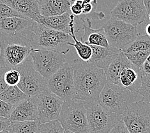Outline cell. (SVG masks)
Here are the masks:
<instances>
[{
	"instance_id": "cell-1",
	"label": "cell",
	"mask_w": 150,
	"mask_h": 133,
	"mask_svg": "<svg viewBox=\"0 0 150 133\" xmlns=\"http://www.w3.org/2000/svg\"><path fill=\"white\" fill-rule=\"evenodd\" d=\"M75 85L74 99L85 103L98 101L107 83L104 70L80 58L72 63Z\"/></svg>"
},
{
	"instance_id": "cell-2",
	"label": "cell",
	"mask_w": 150,
	"mask_h": 133,
	"mask_svg": "<svg viewBox=\"0 0 150 133\" xmlns=\"http://www.w3.org/2000/svg\"><path fill=\"white\" fill-rule=\"evenodd\" d=\"M36 23L28 18L0 19V46L20 44L35 49Z\"/></svg>"
},
{
	"instance_id": "cell-3",
	"label": "cell",
	"mask_w": 150,
	"mask_h": 133,
	"mask_svg": "<svg viewBox=\"0 0 150 133\" xmlns=\"http://www.w3.org/2000/svg\"><path fill=\"white\" fill-rule=\"evenodd\" d=\"M137 95L138 93L107 81L100 94L98 101L112 113L121 115L135 102Z\"/></svg>"
},
{
	"instance_id": "cell-4",
	"label": "cell",
	"mask_w": 150,
	"mask_h": 133,
	"mask_svg": "<svg viewBox=\"0 0 150 133\" xmlns=\"http://www.w3.org/2000/svg\"><path fill=\"white\" fill-rule=\"evenodd\" d=\"M58 120L65 130L74 133H90L85 104L81 100L64 102Z\"/></svg>"
},
{
	"instance_id": "cell-5",
	"label": "cell",
	"mask_w": 150,
	"mask_h": 133,
	"mask_svg": "<svg viewBox=\"0 0 150 133\" xmlns=\"http://www.w3.org/2000/svg\"><path fill=\"white\" fill-rule=\"evenodd\" d=\"M84 104L90 133H109L121 120V115L112 113L99 101Z\"/></svg>"
},
{
	"instance_id": "cell-6",
	"label": "cell",
	"mask_w": 150,
	"mask_h": 133,
	"mask_svg": "<svg viewBox=\"0 0 150 133\" xmlns=\"http://www.w3.org/2000/svg\"><path fill=\"white\" fill-rule=\"evenodd\" d=\"M110 46L122 51L137 38V26L111 17L102 27Z\"/></svg>"
},
{
	"instance_id": "cell-7",
	"label": "cell",
	"mask_w": 150,
	"mask_h": 133,
	"mask_svg": "<svg viewBox=\"0 0 150 133\" xmlns=\"http://www.w3.org/2000/svg\"><path fill=\"white\" fill-rule=\"evenodd\" d=\"M68 53L33 49L30 55L35 70L47 81L66 63L65 56Z\"/></svg>"
},
{
	"instance_id": "cell-8",
	"label": "cell",
	"mask_w": 150,
	"mask_h": 133,
	"mask_svg": "<svg viewBox=\"0 0 150 133\" xmlns=\"http://www.w3.org/2000/svg\"><path fill=\"white\" fill-rule=\"evenodd\" d=\"M16 69L19 72L21 80L17 85L28 97H35L47 89V81L35 70L30 55Z\"/></svg>"
},
{
	"instance_id": "cell-9",
	"label": "cell",
	"mask_w": 150,
	"mask_h": 133,
	"mask_svg": "<svg viewBox=\"0 0 150 133\" xmlns=\"http://www.w3.org/2000/svg\"><path fill=\"white\" fill-rule=\"evenodd\" d=\"M130 133H150V105L142 100L134 102L121 115Z\"/></svg>"
},
{
	"instance_id": "cell-10",
	"label": "cell",
	"mask_w": 150,
	"mask_h": 133,
	"mask_svg": "<svg viewBox=\"0 0 150 133\" xmlns=\"http://www.w3.org/2000/svg\"><path fill=\"white\" fill-rule=\"evenodd\" d=\"M35 49L69 52L68 44L72 40L69 34L51 29L38 23L35 25Z\"/></svg>"
},
{
	"instance_id": "cell-11",
	"label": "cell",
	"mask_w": 150,
	"mask_h": 133,
	"mask_svg": "<svg viewBox=\"0 0 150 133\" xmlns=\"http://www.w3.org/2000/svg\"><path fill=\"white\" fill-rule=\"evenodd\" d=\"M47 88L63 102L74 100L75 85L72 64L66 62L53 74L47 80Z\"/></svg>"
},
{
	"instance_id": "cell-12",
	"label": "cell",
	"mask_w": 150,
	"mask_h": 133,
	"mask_svg": "<svg viewBox=\"0 0 150 133\" xmlns=\"http://www.w3.org/2000/svg\"><path fill=\"white\" fill-rule=\"evenodd\" d=\"M111 17L134 26L143 23L147 12L143 0H119L110 12Z\"/></svg>"
},
{
	"instance_id": "cell-13",
	"label": "cell",
	"mask_w": 150,
	"mask_h": 133,
	"mask_svg": "<svg viewBox=\"0 0 150 133\" xmlns=\"http://www.w3.org/2000/svg\"><path fill=\"white\" fill-rule=\"evenodd\" d=\"M38 108L37 120L41 124L58 120L63 100L47 88L36 96Z\"/></svg>"
},
{
	"instance_id": "cell-14",
	"label": "cell",
	"mask_w": 150,
	"mask_h": 133,
	"mask_svg": "<svg viewBox=\"0 0 150 133\" xmlns=\"http://www.w3.org/2000/svg\"><path fill=\"white\" fill-rule=\"evenodd\" d=\"M1 47L0 67L7 70L16 69L30 55L33 48L20 44H9Z\"/></svg>"
},
{
	"instance_id": "cell-15",
	"label": "cell",
	"mask_w": 150,
	"mask_h": 133,
	"mask_svg": "<svg viewBox=\"0 0 150 133\" xmlns=\"http://www.w3.org/2000/svg\"><path fill=\"white\" fill-rule=\"evenodd\" d=\"M38 108L36 96L28 97L13 106L9 120L10 122L37 120Z\"/></svg>"
},
{
	"instance_id": "cell-16",
	"label": "cell",
	"mask_w": 150,
	"mask_h": 133,
	"mask_svg": "<svg viewBox=\"0 0 150 133\" xmlns=\"http://www.w3.org/2000/svg\"><path fill=\"white\" fill-rule=\"evenodd\" d=\"M83 23L84 35L80 40L88 45L97 46L108 48L109 44L103 28L100 29H93L91 28V19L84 15L77 16Z\"/></svg>"
},
{
	"instance_id": "cell-17",
	"label": "cell",
	"mask_w": 150,
	"mask_h": 133,
	"mask_svg": "<svg viewBox=\"0 0 150 133\" xmlns=\"http://www.w3.org/2000/svg\"><path fill=\"white\" fill-rule=\"evenodd\" d=\"M37 23L51 29L70 34L71 28L76 26V18L71 13H65L60 16L45 17L40 16Z\"/></svg>"
},
{
	"instance_id": "cell-18",
	"label": "cell",
	"mask_w": 150,
	"mask_h": 133,
	"mask_svg": "<svg viewBox=\"0 0 150 133\" xmlns=\"http://www.w3.org/2000/svg\"><path fill=\"white\" fill-rule=\"evenodd\" d=\"M90 46L92 49L93 53L91 59L88 62L103 70L109 66L121 51L112 46L105 48L97 46Z\"/></svg>"
},
{
	"instance_id": "cell-19",
	"label": "cell",
	"mask_w": 150,
	"mask_h": 133,
	"mask_svg": "<svg viewBox=\"0 0 150 133\" xmlns=\"http://www.w3.org/2000/svg\"><path fill=\"white\" fill-rule=\"evenodd\" d=\"M21 14L37 23L41 16L39 11L38 2L40 0H0Z\"/></svg>"
},
{
	"instance_id": "cell-20",
	"label": "cell",
	"mask_w": 150,
	"mask_h": 133,
	"mask_svg": "<svg viewBox=\"0 0 150 133\" xmlns=\"http://www.w3.org/2000/svg\"><path fill=\"white\" fill-rule=\"evenodd\" d=\"M143 72L132 65L125 68L119 78V86L129 90L130 91L138 93L142 83Z\"/></svg>"
},
{
	"instance_id": "cell-21",
	"label": "cell",
	"mask_w": 150,
	"mask_h": 133,
	"mask_svg": "<svg viewBox=\"0 0 150 133\" xmlns=\"http://www.w3.org/2000/svg\"><path fill=\"white\" fill-rule=\"evenodd\" d=\"M71 0H40L38 2L39 11L42 16L52 17L60 16L65 13H71Z\"/></svg>"
},
{
	"instance_id": "cell-22",
	"label": "cell",
	"mask_w": 150,
	"mask_h": 133,
	"mask_svg": "<svg viewBox=\"0 0 150 133\" xmlns=\"http://www.w3.org/2000/svg\"><path fill=\"white\" fill-rule=\"evenodd\" d=\"M133 65L127 58L123 51H121L117 58L104 70L107 81L119 85L120 75L125 68Z\"/></svg>"
},
{
	"instance_id": "cell-23",
	"label": "cell",
	"mask_w": 150,
	"mask_h": 133,
	"mask_svg": "<svg viewBox=\"0 0 150 133\" xmlns=\"http://www.w3.org/2000/svg\"><path fill=\"white\" fill-rule=\"evenodd\" d=\"M77 33V31L76 26H73L71 28L70 35L72 38V40L74 41V43L69 42L68 45L73 46L76 49V53L80 59L83 61H86V62H88L91 58L93 53L92 49L90 45L85 44V43L82 42L81 40H78L76 36Z\"/></svg>"
},
{
	"instance_id": "cell-24",
	"label": "cell",
	"mask_w": 150,
	"mask_h": 133,
	"mask_svg": "<svg viewBox=\"0 0 150 133\" xmlns=\"http://www.w3.org/2000/svg\"><path fill=\"white\" fill-rule=\"evenodd\" d=\"M41 123L38 120L11 122L8 133H36L40 130Z\"/></svg>"
},
{
	"instance_id": "cell-25",
	"label": "cell",
	"mask_w": 150,
	"mask_h": 133,
	"mask_svg": "<svg viewBox=\"0 0 150 133\" xmlns=\"http://www.w3.org/2000/svg\"><path fill=\"white\" fill-rule=\"evenodd\" d=\"M28 96L16 86H10L0 94V99L12 106H15Z\"/></svg>"
},
{
	"instance_id": "cell-26",
	"label": "cell",
	"mask_w": 150,
	"mask_h": 133,
	"mask_svg": "<svg viewBox=\"0 0 150 133\" xmlns=\"http://www.w3.org/2000/svg\"><path fill=\"white\" fill-rule=\"evenodd\" d=\"M150 49V37L139 34L135 40L127 46L122 51L123 53L136 52Z\"/></svg>"
},
{
	"instance_id": "cell-27",
	"label": "cell",
	"mask_w": 150,
	"mask_h": 133,
	"mask_svg": "<svg viewBox=\"0 0 150 133\" xmlns=\"http://www.w3.org/2000/svg\"><path fill=\"white\" fill-rule=\"evenodd\" d=\"M125 55H126L127 58L130 61L132 64L134 65L138 69L142 70V67H143L145 61L147 60L148 57L150 55V49L136 52L127 53H125Z\"/></svg>"
},
{
	"instance_id": "cell-28",
	"label": "cell",
	"mask_w": 150,
	"mask_h": 133,
	"mask_svg": "<svg viewBox=\"0 0 150 133\" xmlns=\"http://www.w3.org/2000/svg\"><path fill=\"white\" fill-rule=\"evenodd\" d=\"M65 129L58 120L41 124L40 133H64Z\"/></svg>"
},
{
	"instance_id": "cell-29",
	"label": "cell",
	"mask_w": 150,
	"mask_h": 133,
	"mask_svg": "<svg viewBox=\"0 0 150 133\" xmlns=\"http://www.w3.org/2000/svg\"><path fill=\"white\" fill-rule=\"evenodd\" d=\"M143 72V71H142ZM139 93L142 95V100L146 103H150V75L144 73L142 76V83Z\"/></svg>"
},
{
	"instance_id": "cell-30",
	"label": "cell",
	"mask_w": 150,
	"mask_h": 133,
	"mask_svg": "<svg viewBox=\"0 0 150 133\" xmlns=\"http://www.w3.org/2000/svg\"><path fill=\"white\" fill-rule=\"evenodd\" d=\"M13 17L25 18L11 7L0 1V19Z\"/></svg>"
},
{
	"instance_id": "cell-31",
	"label": "cell",
	"mask_w": 150,
	"mask_h": 133,
	"mask_svg": "<svg viewBox=\"0 0 150 133\" xmlns=\"http://www.w3.org/2000/svg\"><path fill=\"white\" fill-rule=\"evenodd\" d=\"M21 80V74L17 69H10L7 70L5 74V81L9 87L16 86L19 84Z\"/></svg>"
},
{
	"instance_id": "cell-32",
	"label": "cell",
	"mask_w": 150,
	"mask_h": 133,
	"mask_svg": "<svg viewBox=\"0 0 150 133\" xmlns=\"http://www.w3.org/2000/svg\"><path fill=\"white\" fill-rule=\"evenodd\" d=\"M13 110V106L0 99V117L8 118Z\"/></svg>"
},
{
	"instance_id": "cell-33",
	"label": "cell",
	"mask_w": 150,
	"mask_h": 133,
	"mask_svg": "<svg viewBox=\"0 0 150 133\" xmlns=\"http://www.w3.org/2000/svg\"><path fill=\"white\" fill-rule=\"evenodd\" d=\"M83 0H75L70 6L71 14L76 17L82 15V9H83Z\"/></svg>"
},
{
	"instance_id": "cell-34",
	"label": "cell",
	"mask_w": 150,
	"mask_h": 133,
	"mask_svg": "<svg viewBox=\"0 0 150 133\" xmlns=\"http://www.w3.org/2000/svg\"><path fill=\"white\" fill-rule=\"evenodd\" d=\"M97 5V2L96 0H94L91 3H84L83 6V9H82V14L84 16H88L89 14H91L93 11H94L95 8Z\"/></svg>"
},
{
	"instance_id": "cell-35",
	"label": "cell",
	"mask_w": 150,
	"mask_h": 133,
	"mask_svg": "<svg viewBox=\"0 0 150 133\" xmlns=\"http://www.w3.org/2000/svg\"><path fill=\"white\" fill-rule=\"evenodd\" d=\"M109 133H130L123 120H120Z\"/></svg>"
},
{
	"instance_id": "cell-36",
	"label": "cell",
	"mask_w": 150,
	"mask_h": 133,
	"mask_svg": "<svg viewBox=\"0 0 150 133\" xmlns=\"http://www.w3.org/2000/svg\"><path fill=\"white\" fill-rule=\"evenodd\" d=\"M6 71L7 70L5 68L0 67V94L9 87L5 81V74Z\"/></svg>"
},
{
	"instance_id": "cell-37",
	"label": "cell",
	"mask_w": 150,
	"mask_h": 133,
	"mask_svg": "<svg viewBox=\"0 0 150 133\" xmlns=\"http://www.w3.org/2000/svg\"><path fill=\"white\" fill-rule=\"evenodd\" d=\"M10 122L8 118L0 117V131H8Z\"/></svg>"
},
{
	"instance_id": "cell-38",
	"label": "cell",
	"mask_w": 150,
	"mask_h": 133,
	"mask_svg": "<svg viewBox=\"0 0 150 133\" xmlns=\"http://www.w3.org/2000/svg\"><path fill=\"white\" fill-rule=\"evenodd\" d=\"M142 71L145 74L150 75V55L148 57L147 60L145 61L142 67Z\"/></svg>"
},
{
	"instance_id": "cell-39",
	"label": "cell",
	"mask_w": 150,
	"mask_h": 133,
	"mask_svg": "<svg viewBox=\"0 0 150 133\" xmlns=\"http://www.w3.org/2000/svg\"><path fill=\"white\" fill-rule=\"evenodd\" d=\"M144 5L147 12V16L150 14V0H143Z\"/></svg>"
},
{
	"instance_id": "cell-40",
	"label": "cell",
	"mask_w": 150,
	"mask_h": 133,
	"mask_svg": "<svg viewBox=\"0 0 150 133\" xmlns=\"http://www.w3.org/2000/svg\"><path fill=\"white\" fill-rule=\"evenodd\" d=\"M145 31H146V35H148V36H149V37H150V22L147 25H146V28H145Z\"/></svg>"
},
{
	"instance_id": "cell-41",
	"label": "cell",
	"mask_w": 150,
	"mask_h": 133,
	"mask_svg": "<svg viewBox=\"0 0 150 133\" xmlns=\"http://www.w3.org/2000/svg\"><path fill=\"white\" fill-rule=\"evenodd\" d=\"M64 133H74V132L69 131H67V130H65V131H64Z\"/></svg>"
},
{
	"instance_id": "cell-42",
	"label": "cell",
	"mask_w": 150,
	"mask_h": 133,
	"mask_svg": "<svg viewBox=\"0 0 150 133\" xmlns=\"http://www.w3.org/2000/svg\"><path fill=\"white\" fill-rule=\"evenodd\" d=\"M0 133H8V132L6 131H0Z\"/></svg>"
},
{
	"instance_id": "cell-43",
	"label": "cell",
	"mask_w": 150,
	"mask_h": 133,
	"mask_svg": "<svg viewBox=\"0 0 150 133\" xmlns=\"http://www.w3.org/2000/svg\"><path fill=\"white\" fill-rule=\"evenodd\" d=\"M147 17H148V19H149V22H150V14L147 16Z\"/></svg>"
},
{
	"instance_id": "cell-44",
	"label": "cell",
	"mask_w": 150,
	"mask_h": 133,
	"mask_svg": "<svg viewBox=\"0 0 150 133\" xmlns=\"http://www.w3.org/2000/svg\"><path fill=\"white\" fill-rule=\"evenodd\" d=\"M74 1H75V0H71V1H72V3L74 2Z\"/></svg>"
},
{
	"instance_id": "cell-45",
	"label": "cell",
	"mask_w": 150,
	"mask_h": 133,
	"mask_svg": "<svg viewBox=\"0 0 150 133\" xmlns=\"http://www.w3.org/2000/svg\"><path fill=\"white\" fill-rule=\"evenodd\" d=\"M36 133H40V130H39L38 131H37Z\"/></svg>"
},
{
	"instance_id": "cell-46",
	"label": "cell",
	"mask_w": 150,
	"mask_h": 133,
	"mask_svg": "<svg viewBox=\"0 0 150 133\" xmlns=\"http://www.w3.org/2000/svg\"><path fill=\"white\" fill-rule=\"evenodd\" d=\"M0 53H1V47H0Z\"/></svg>"
},
{
	"instance_id": "cell-47",
	"label": "cell",
	"mask_w": 150,
	"mask_h": 133,
	"mask_svg": "<svg viewBox=\"0 0 150 133\" xmlns=\"http://www.w3.org/2000/svg\"><path fill=\"white\" fill-rule=\"evenodd\" d=\"M90 1H94V0H90Z\"/></svg>"
},
{
	"instance_id": "cell-48",
	"label": "cell",
	"mask_w": 150,
	"mask_h": 133,
	"mask_svg": "<svg viewBox=\"0 0 150 133\" xmlns=\"http://www.w3.org/2000/svg\"><path fill=\"white\" fill-rule=\"evenodd\" d=\"M149 105H150V103H149Z\"/></svg>"
}]
</instances>
